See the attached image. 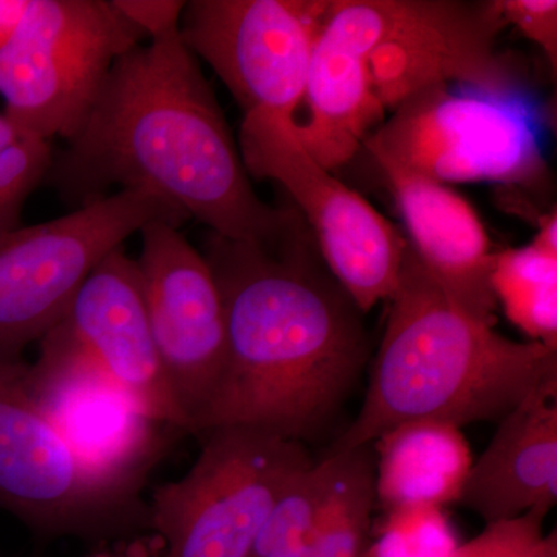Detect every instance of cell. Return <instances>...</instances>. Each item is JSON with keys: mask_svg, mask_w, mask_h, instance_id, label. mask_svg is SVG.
<instances>
[{"mask_svg": "<svg viewBox=\"0 0 557 557\" xmlns=\"http://www.w3.org/2000/svg\"><path fill=\"white\" fill-rule=\"evenodd\" d=\"M180 25V24H178ZM178 25L124 53L46 182L76 209L145 190L226 239L270 244L295 211L259 199L239 146Z\"/></svg>", "mask_w": 557, "mask_h": 557, "instance_id": "6da1fadb", "label": "cell"}, {"mask_svg": "<svg viewBox=\"0 0 557 557\" xmlns=\"http://www.w3.org/2000/svg\"><path fill=\"white\" fill-rule=\"evenodd\" d=\"M201 255L222 298L226 355L193 435L247 426L304 443L361 375L364 313L325 267L298 212L270 244L211 233Z\"/></svg>", "mask_w": 557, "mask_h": 557, "instance_id": "7a4b0ae2", "label": "cell"}, {"mask_svg": "<svg viewBox=\"0 0 557 557\" xmlns=\"http://www.w3.org/2000/svg\"><path fill=\"white\" fill-rule=\"evenodd\" d=\"M364 403L329 454L373 445L412 421L463 428L500 421L544 381L557 379V350L505 338L458 306L409 247Z\"/></svg>", "mask_w": 557, "mask_h": 557, "instance_id": "3957f363", "label": "cell"}, {"mask_svg": "<svg viewBox=\"0 0 557 557\" xmlns=\"http://www.w3.org/2000/svg\"><path fill=\"white\" fill-rule=\"evenodd\" d=\"M504 28L494 0H330L322 25L366 62L391 112L450 84L515 97L518 78L496 51Z\"/></svg>", "mask_w": 557, "mask_h": 557, "instance_id": "277c9868", "label": "cell"}, {"mask_svg": "<svg viewBox=\"0 0 557 557\" xmlns=\"http://www.w3.org/2000/svg\"><path fill=\"white\" fill-rule=\"evenodd\" d=\"M199 438L193 468L153 493L149 528L161 557H247L277 498L313 460L304 443L255 428Z\"/></svg>", "mask_w": 557, "mask_h": 557, "instance_id": "5b68a950", "label": "cell"}, {"mask_svg": "<svg viewBox=\"0 0 557 557\" xmlns=\"http://www.w3.org/2000/svg\"><path fill=\"white\" fill-rule=\"evenodd\" d=\"M145 38L115 2L28 0L0 49L3 115L47 141L72 138L112 65Z\"/></svg>", "mask_w": 557, "mask_h": 557, "instance_id": "8992f818", "label": "cell"}, {"mask_svg": "<svg viewBox=\"0 0 557 557\" xmlns=\"http://www.w3.org/2000/svg\"><path fill=\"white\" fill-rule=\"evenodd\" d=\"M188 215L145 190L121 189L67 215L0 234V362L24 361L61 324L87 276L152 220Z\"/></svg>", "mask_w": 557, "mask_h": 557, "instance_id": "52a82bcc", "label": "cell"}, {"mask_svg": "<svg viewBox=\"0 0 557 557\" xmlns=\"http://www.w3.org/2000/svg\"><path fill=\"white\" fill-rule=\"evenodd\" d=\"M381 171L448 183L528 185L545 171L536 121L516 97L421 91L366 139Z\"/></svg>", "mask_w": 557, "mask_h": 557, "instance_id": "ba28073f", "label": "cell"}, {"mask_svg": "<svg viewBox=\"0 0 557 557\" xmlns=\"http://www.w3.org/2000/svg\"><path fill=\"white\" fill-rule=\"evenodd\" d=\"M249 175L278 183L306 219L319 256L362 313L397 288L408 240L306 149L296 120L245 115L239 135Z\"/></svg>", "mask_w": 557, "mask_h": 557, "instance_id": "9c48e42d", "label": "cell"}, {"mask_svg": "<svg viewBox=\"0 0 557 557\" xmlns=\"http://www.w3.org/2000/svg\"><path fill=\"white\" fill-rule=\"evenodd\" d=\"M0 508L44 537L108 539L149 527L148 508L94 478L27 384V362H0Z\"/></svg>", "mask_w": 557, "mask_h": 557, "instance_id": "30bf717a", "label": "cell"}, {"mask_svg": "<svg viewBox=\"0 0 557 557\" xmlns=\"http://www.w3.org/2000/svg\"><path fill=\"white\" fill-rule=\"evenodd\" d=\"M330 0H193L180 36L211 65L245 115L298 120Z\"/></svg>", "mask_w": 557, "mask_h": 557, "instance_id": "8fae6325", "label": "cell"}, {"mask_svg": "<svg viewBox=\"0 0 557 557\" xmlns=\"http://www.w3.org/2000/svg\"><path fill=\"white\" fill-rule=\"evenodd\" d=\"M27 384L79 463L132 500L166 453L171 434H182L143 412L64 322L40 341L36 361L27 362Z\"/></svg>", "mask_w": 557, "mask_h": 557, "instance_id": "7c38bea8", "label": "cell"}, {"mask_svg": "<svg viewBox=\"0 0 557 557\" xmlns=\"http://www.w3.org/2000/svg\"><path fill=\"white\" fill-rule=\"evenodd\" d=\"M170 220L143 226L137 260L150 329L193 435L226 355L225 313L207 259Z\"/></svg>", "mask_w": 557, "mask_h": 557, "instance_id": "4fadbf2b", "label": "cell"}, {"mask_svg": "<svg viewBox=\"0 0 557 557\" xmlns=\"http://www.w3.org/2000/svg\"><path fill=\"white\" fill-rule=\"evenodd\" d=\"M62 322L143 412L189 434L153 339L137 260L123 247L95 267Z\"/></svg>", "mask_w": 557, "mask_h": 557, "instance_id": "5bb4252c", "label": "cell"}, {"mask_svg": "<svg viewBox=\"0 0 557 557\" xmlns=\"http://www.w3.org/2000/svg\"><path fill=\"white\" fill-rule=\"evenodd\" d=\"M557 498V379L544 381L507 417L472 461L458 504L491 523L552 511Z\"/></svg>", "mask_w": 557, "mask_h": 557, "instance_id": "9a60e30c", "label": "cell"}, {"mask_svg": "<svg viewBox=\"0 0 557 557\" xmlns=\"http://www.w3.org/2000/svg\"><path fill=\"white\" fill-rule=\"evenodd\" d=\"M383 172L408 228L409 247L421 265L458 306L496 324L497 304L490 284L496 252L478 211L442 183Z\"/></svg>", "mask_w": 557, "mask_h": 557, "instance_id": "2e32d148", "label": "cell"}, {"mask_svg": "<svg viewBox=\"0 0 557 557\" xmlns=\"http://www.w3.org/2000/svg\"><path fill=\"white\" fill-rule=\"evenodd\" d=\"M373 445L376 502L384 511L443 508L460 498L472 465L460 428L412 421L384 432Z\"/></svg>", "mask_w": 557, "mask_h": 557, "instance_id": "e0dca14e", "label": "cell"}, {"mask_svg": "<svg viewBox=\"0 0 557 557\" xmlns=\"http://www.w3.org/2000/svg\"><path fill=\"white\" fill-rule=\"evenodd\" d=\"M490 284L516 327L557 350V248L533 239L496 252Z\"/></svg>", "mask_w": 557, "mask_h": 557, "instance_id": "ac0fdd59", "label": "cell"}, {"mask_svg": "<svg viewBox=\"0 0 557 557\" xmlns=\"http://www.w3.org/2000/svg\"><path fill=\"white\" fill-rule=\"evenodd\" d=\"M329 456L333 457V471L319 509L317 557H362L376 504L372 445Z\"/></svg>", "mask_w": 557, "mask_h": 557, "instance_id": "d6986e66", "label": "cell"}, {"mask_svg": "<svg viewBox=\"0 0 557 557\" xmlns=\"http://www.w3.org/2000/svg\"><path fill=\"white\" fill-rule=\"evenodd\" d=\"M53 149L0 113V234L20 228L25 201L49 174Z\"/></svg>", "mask_w": 557, "mask_h": 557, "instance_id": "ffe728a7", "label": "cell"}, {"mask_svg": "<svg viewBox=\"0 0 557 557\" xmlns=\"http://www.w3.org/2000/svg\"><path fill=\"white\" fill-rule=\"evenodd\" d=\"M460 545L443 508H399L386 511L362 557H454Z\"/></svg>", "mask_w": 557, "mask_h": 557, "instance_id": "44dd1931", "label": "cell"}, {"mask_svg": "<svg viewBox=\"0 0 557 557\" xmlns=\"http://www.w3.org/2000/svg\"><path fill=\"white\" fill-rule=\"evenodd\" d=\"M548 512L531 509L520 518L491 523L461 544L454 557H557V533H544Z\"/></svg>", "mask_w": 557, "mask_h": 557, "instance_id": "7402d4cb", "label": "cell"}, {"mask_svg": "<svg viewBox=\"0 0 557 557\" xmlns=\"http://www.w3.org/2000/svg\"><path fill=\"white\" fill-rule=\"evenodd\" d=\"M502 24L518 28L536 44L557 67V2L556 0H494Z\"/></svg>", "mask_w": 557, "mask_h": 557, "instance_id": "603a6c76", "label": "cell"}, {"mask_svg": "<svg viewBox=\"0 0 557 557\" xmlns=\"http://www.w3.org/2000/svg\"><path fill=\"white\" fill-rule=\"evenodd\" d=\"M116 7L127 20L145 33L146 36L156 35L157 32L180 24L185 2H143V0H115Z\"/></svg>", "mask_w": 557, "mask_h": 557, "instance_id": "cb8c5ba5", "label": "cell"}, {"mask_svg": "<svg viewBox=\"0 0 557 557\" xmlns=\"http://www.w3.org/2000/svg\"><path fill=\"white\" fill-rule=\"evenodd\" d=\"M27 7L28 0H0V49L16 32Z\"/></svg>", "mask_w": 557, "mask_h": 557, "instance_id": "d4e9b609", "label": "cell"}, {"mask_svg": "<svg viewBox=\"0 0 557 557\" xmlns=\"http://www.w3.org/2000/svg\"><path fill=\"white\" fill-rule=\"evenodd\" d=\"M89 557H161L159 541L153 537L152 542L137 541L129 545H120L116 548L101 549Z\"/></svg>", "mask_w": 557, "mask_h": 557, "instance_id": "484cf974", "label": "cell"}]
</instances>
